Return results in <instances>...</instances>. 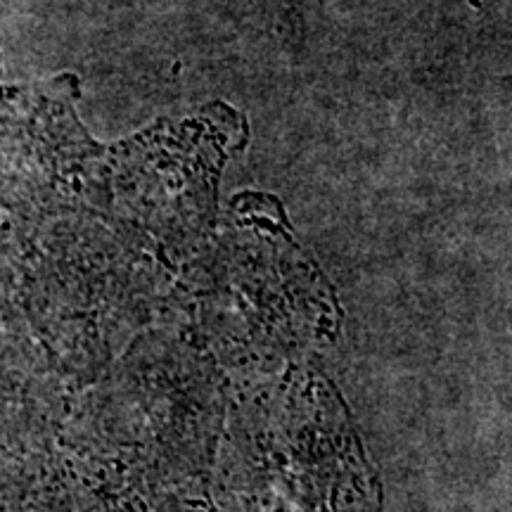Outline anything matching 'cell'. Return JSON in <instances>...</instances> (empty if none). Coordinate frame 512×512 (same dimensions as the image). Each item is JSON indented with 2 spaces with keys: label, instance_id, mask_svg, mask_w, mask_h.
Segmentation results:
<instances>
[]
</instances>
